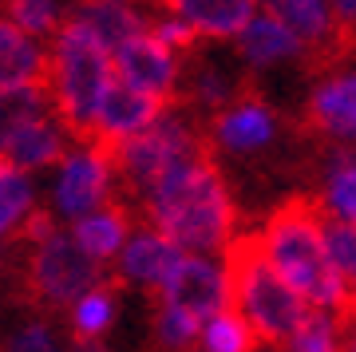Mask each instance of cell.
<instances>
[{"label": "cell", "mask_w": 356, "mask_h": 352, "mask_svg": "<svg viewBox=\"0 0 356 352\" xmlns=\"http://www.w3.org/2000/svg\"><path fill=\"white\" fill-rule=\"evenodd\" d=\"M325 206L332 214L356 226V159L348 151H337L329 170V186H325Z\"/></svg>", "instance_id": "cell-21"}, {"label": "cell", "mask_w": 356, "mask_h": 352, "mask_svg": "<svg viewBox=\"0 0 356 352\" xmlns=\"http://www.w3.org/2000/svg\"><path fill=\"white\" fill-rule=\"evenodd\" d=\"M154 305H159V313H154V337H159V344L166 352H186L194 340L202 337L198 321H191L186 313H178V309H170L163 301H154Z\"/></svg>", "instance_id": "cell-25"}, {"label": "cell", "mask_w": 356, "mask_h": 352, "mask_svg": "<svg viewBox=\"0 0 356 352\" xmlns=\"http://www.w3.org/2000/svg\"><path fill=\"white\" fill-rule=\"evenodd\" d=\"M238 56L257 72V67H269V63H277V60L301 56V44H297V36L281 24L277 16H269L266 8H261V13L254 16V24L238 36Z\"/></svg>", "instance_id": "cell-17"}, {"label": "cell", "mask_w": 356, "mask_h": 352, "mask_svg": "<svg viewBox=\"0 0 356 352\" xmlns=\"http://www.w3.org/2000/svg\"><path fill=\"white\" fill-rule=\"evenodd\" d=\"M143 218L178 250H229V241L242 234L234 194L218 166V151H206L202 159L178 166L151 194Z\"/></svg>", "instance_id": "cell-1"}, {"label": "cell", "mask_w": 356, "mask_h": 352, "mask_svg": "<svg viewBox=\"0 0 356 352\" xmlns=\"http://www.w3.org/2000/svg\"><path fill=\"white\" fill-rule=\"evenodd\" d=\"M51 60L40 51V44L24 28L0 16V88H20V83H40L48 79Z\"/></svg>", "instance_id": "cell-13"}, {"label": "cell", "mask_w": 356, "mask_h": 352, "mask_svg": "<svg viewBox=\"0 0 356 352\" xmlns=\"http://www.w3.org/2000/svg\"><path fill=\"white\" fill-rule=\"evenodd\" d=\"M56 202L64 214H83L95 206H111L115 202V178H111V163L99 151L83 147L79 154H67L60 182H56Z\"/></svg>", "instance_id": "cell-10"}, {"label": "cell", "mask_w": 356, "mask_h": 352, "mask_svg": "<svg viewBox=\"0 0 356 352\" xmlns=\"http://www.w3.org/2000/svg\"><path fill=\"white\" fill-rule=\"evenodd\" d=\"M51 83H20V88H0V154H8L16 138L24 135L32 123L48 119L51 107Z\"/></svg>", "instance_id": "cell-14"}, {"label": "cell", "mask_w": 356, "mask_h": 352, "mask_svg": "<svg viewBox=\"0 0 356 352\" xmlns=\"http://www.w3.org/2000/svg\"><path fill=\"white\" fill-rule=\"evenodd\" d=\"M72 352H111L107 344H99V340H83V337H76L72 340Z\"/></svg>", "instance_id": "cell-29"}, {"label": "cell", "mask_w": 356, "mask_h": 352, "mask_svg": "<svg viewBox=\"0 0 356 352\" xmlns=\"http://www.w3.org/2000/svg\"><path fill=\"white\" fill-rule=\"evenodd\" d=\"M202 344H206V352H254L261 340H257L254 328L245 325V317L226 309L222 317H214L202 328Z\"/></svg>", "instance_id": "cell-22"}, {"label": "cell", "mask_w": 356, "mask_h": 352, "mask_svg": "<svg viewBox=\"0 0 356 352\" xmlns=\"http://www.w3.org/2000/svg\"><path fill=\"white\" fill-rule=\"evenodd\" d=\"M48 60H51L48 83H51L56 111H60V123H64V131L72 138L91 147L95 143V123H99L103 91L111 83L107 48L95 40L91 28H83L79 20L64 16Z\"/></svg>", "instance_id": "cell-4"}, {"label": "cell", "mask_w": 356, "mask_h": 352, "mask_svg": "<svg viewBox=\"0 0 356 352\" xmlns=\"http://www.w3.org/2000/svg\"><path fill=\"white\" fill-rule=\"evenodd\" d=\"M293 131L301 138L337 143V151H344V138H356V72H341V76L325 79L309 95L305 111L293 119Z\"/></svg>", "instance_id": "cell-7"}, {"label": "cell", "mask_w": 356, "mask_h": 352, "mask_svg": "<svg viewBox=\"0 0 356 352\" xmlns=\"http://www.w3.org/2000/svg\"><path fill=\"white\" fill-rule=\"evenodd\" d=\"M8 352H60V349H56V340L44 325H28L8 340Z\"/></svg>", "instance_id": "cell-28"}, {"label": "cell", "mask_w": 356, "mask_h": 352, "mask_svg": "<svg viewBox=\"0 0 356 352\" xmlns=\"http://www.w3.org/2000/svg\"><path fill=\"white\" fill-rule=\"evenodd\" d=\"M166 8L198 28V36H214V40L242 36L245 28L254 24V16L261 13L257 4H245V0H182V4H166Z\"/></svg>", "instance_id": "cell-15"}, {"label": "cell", "mask_w": 356, "mask_h": 352, "mask_svg": "<svg viewBox=\"0 0 356 352\" xmlns=\"http://www.w3.org/2000/svg\"><path fill=\"white\" fill-rule=\"evenodd\" d=\"M293 352H344L337 317L329 309H309V317L301 321L297 337H293Z\"/></svg>", "instance_id": "cell-23"}, {"label": "cell", "mask_w": 356, "mask_h": 352, "mask_svg": "<svg viewBox=\"0 0 356 352\" xmlns=\"http://www.w3.org/2000/svg\"><path fill=\"white\" fill-rule=\"evenodd\" d=\"M325 198L317 194H289L281 198L266 218V250L281 277L301 293L313 309L341 313L348 301L341 269L332 265L329 246H325Z\"/></svg>", "instance_id": "cell-2"}, {"label": "cell", "mask_w": 356, "mask_h": 352, "mask_svg": "<svg viewBox=\"0 0 356 352\" xmlns=\"http://www.w3.org/2000/svg\"><path fill=\"white\" fill-rule=\"evenodd\" d=\"M273 131H277V119L269 111L266 95H250V99H242L238 107H229L226 115L210 119V138H214V147H226V151H238V154L269 147V143H273Z\"/></svg>", "instance_id": "cell-11"}, {"label": "cell", "mask_w": 356, "mask_h": 352, "mask_svg": "<svg viewBox=\"0 0 356 352\" xmlns=\"http://www.w3.org/2000/svg\"><path fill=\"white\" fill-rule=\"evenodd\" d=\"M226 289L229 309L245 317V325L257 333L261 344L277 352L281 344H293L301 321L313 305L281 277L266 250L261 230H242L226 250Z\"/></svg>", "instance_id": "cell-3"}, {"label": "cell", "mask_w": 356, "mask_h": 352, "mask_svg": "<svg viewBox=\"0 0 356 352\" xmlns=\"http://www.w3.org/2000/svg\"><path fill=\"white\" fill-rule=\"evenodd\" d=\"M127 230H131V214L119 202H111V206H103L99 214H88V218L76 222V246L103 265L107 257H115L119 246H123Z\"/></svg>", "instance_id": "cell-18"}, {"label": "cell", "mask_w": 356, "mask_h": 352, "mask_svg": "<svg viewBox=\"0 0 356 352\" xmlns=\"http://www.w3.org/2000/svg\"><path fill=\"white\" fill-rule=\"evenodd\" d=\"M151 297L178 309V313H186L191 321H198L206 328L214 317H222L229 309L226 269L206 262V257H182V265L166 277V285L159 293H151Z\"/></svg>", "instance_id": "cell-6"}, {"label": "cell", "mask_w": 356, "mask_h": 352, "mask_svg": "<svg viewBox=\"0 0 356 352\" xmlns=\"http://www.w3.org/2000/svg\"><path fill=\"white\" fill-rule=\"evenodd\" d=\"M178 265H182V250H178L175 241L154 234V230H143V234L131 238V246L119 257V277L123 281H139L151 293H159Z\"/></svg>", "instance_id": "cell-12"}, {"label": "cell", "mask_w": 356, "mask_h": 352, "mask_svg": "<svg viewBox=\"0 0 356 352\" xmlns=\"http://www.w3.org/2000/svg\"><path fill=\"white\" fill-rule=\"evenodd\" d=\"M151 36L159 40L163 48L186 51V56H191V51L198 48V40H202V36H198V28L186 24V20H182L178 13H170V8H166L163 16H154V20H151Z\"/></svg>", "instance_id": "cell-26"}, {"label": "cell", "mask_w": 356, "mask_h": 352, "mask_svg": "<svg viewBox=\"0 0 356 352\" xmlns=\"http://www.w3.org/2000/svg\"><path fill=\"white\" fill-rule=\"evenodd\" d=\"M123 285V277H111L107 285L91 289L83 301L72 309V325H76V337L83 340H99L115 321V289Z\"/></svg>", "instance_id": "cell-20"}, {"label": "cell", "mask_w": 356, "mask_h": 352, "mask_svg": "<svg viewBox=\"0 0 356 352\" xmlns=\"http://www.w3.org/2000/svg\"><path fill=\"white\" fill-rule=\"evenodd\" d=\"M72 20L91 28L95 40L107 51L111 48L119 51L123 44H131V40H139L151 32V20L139 8H131V4H79V8H72Z\"/></svg>", "instance_id": "cell-16"}, {"label": "cell", "mask_w": 356, "mask_h": 352, "mask_svg": "<svg viewBox=\"0 0 356 352\" xmlns=\"http://www.w3.org/2000/svg\"><path fill=\"white\" fill-rule=\"evenodd\" d=\"M8 20H13L16 28H24V32H60V8L56 4H36V0H16V4H8Z\"/></svg>", "instance_id": "cell-27"}, {"label": "cell", "mask_w": 356, "mask_h": 352, "mask_svg": "<svg viewBox=\"0 0 356 352\" xmlns=\"http://www.w3.org/2000/svg\"><path fill=\"white\" fill-rule=\"evenodd\" d=\"M115 67H119V79H127L131 88L147 91L154 99H163L166 107L178 103V63L175 51L163 48L159 40L147 32V36L131 40L115 51Z\"/></svg>", "instance_id": "cell-9"}, {"label": "cell", "mask_w": 356, "mask_h": 352, "mask_svg": "<svg viewBox=\"0 0 356 352\" xmlns=\"http://www.w3.org/2000/svg\"><path fill=\"white\" fill-rule=\"evenodd\" d=\"M32 182L24 178V170H16L13 163L0 159V234L16 226V218L32 214Z\"/></svg>", "instance_id": "cell-24"}, {"label": "cell", "mask_w": 356, "mask_h": 352, "mask_svg": "<svg viewBox=\"0 0 356 352\" xmlns=\"http://www.w3.org/2000/svg\"><path fill=\"white\" fill-rule=\"evenodd\" d=\"M111 277L103 273V265L76 246V238L56 234L44 246H36L28 262V297L44 309H76L91 289L107 285Z\"/></svg>", "instance_id": "cell-5"}, {"label": "cell", "mask_w": 356, "mask_h": 352, "mask_svg": "<svg viewBox=\"0 0 356 352\" xmlns=\"http://www.w3.org/2000/svg\"><path fill=\"white\" fill-rule=\"evenodd\" d=\"M64 127L51 123V119H40V123H32L24 131V135L16 138L13 147H8V154H4V163H13L16 170L20 166H48V163H60L64 159Z\"/></svg>", "instance_id": "cell-19"}, {"label": "cell", "mask_w": 356, "mask_h": 352, "mask_svg": "<svg viewBox=\"0 0 356 352\" xmlns=\"http://www.w3.org/2000/svg\"><path fill=\"white\" fill-rule=\"evenodd\" d=\"M166 111H170V107H166L163 99H154V95L131 88L127 79L115 76L111 83H107V91H103L99 123H95V143H91V147H99V143H127V138L151 131Z\"/></svg>", "instance_id": "cell-8"}]
</instances>
